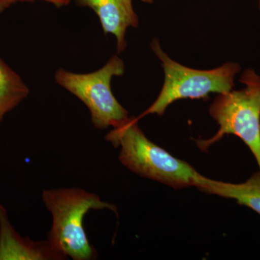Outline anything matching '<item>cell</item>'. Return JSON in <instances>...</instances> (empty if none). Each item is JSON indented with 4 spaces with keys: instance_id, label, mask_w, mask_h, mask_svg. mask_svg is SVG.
I'll return each mask as SVG.
<instances>
[{
    "instance_id": "6da1fadb",
    "label": "cell",
    "mask_w": 260,
    "mask_h": 260,
    "mask_svg": "<svg viewBox=\"0 0 260 260\" xmlns=\"http://www.w3.org/2000/svg\"><path fill=\"white\" fill-rule=\"evenodd\" d=\"M138 117H128L106 136L115 148H120L119 160L140 177L158 181L174 189L196 186L201 174L181 159L147 138L138 125Z\"/></svg>"
},
{
    "instance_id": "7a4b0ae2",
    "label": "cell",
    "mask_w": 260,
    "mask_h": 260,
    "mask_svg": "<svg viewBox=\"0 0 260 260\" xmlns=\"http://www.w3.org/2000/svg\"><path fill=\"white\" fill-rule=\"evenodd\" d=\"M42 200L52 216L48 240L56 250L74 260L96 259L97 251L84 229V217L91 210L116 213L115 205L80 188L47 189L43 191Z\"/></svg>"
},
{
    "instance_id": "3957f363",
    "label": "cell",
    "mask_w": 260,
    "mask_h": 260,
    "mask_svg": "<svg viewBox=\"0 0 260 260\" xmlns=\"http://www.w3.org/2000/svg\"><path fill=\"white\" fill-rule=\"evenodd\" d=\"M240 82L245 88L219 94L210 105V115L219 125L216 134L196 143L206 151L225 135H236L254 155L260 172V76L253 70H246Z\"/></svg>"
},
{
    "instance_id": "277c9868",
    "label": "cell",
    "mask_w": 260,
    "mask_h": 260,
    "mask_svg": "<svg viewBox=\"0 0 260 260\" xmlns=\"http://www.w3.org/2000/svg\"><path fill=\"white\" fill-rule=\"evenodd\" d=\"M150 47L161 61L164 83L158 98L138 119L147 114L162 116L169 105L181 99H208L210 93H229L241 70L240 65L234 62L213 70L192 69L171 59L162 51L158 39L152 41Z\"/></svg>"
},
{
    "instance_id": "5b68a950",
    "label": "cell",
    "mask_w": 260,
    "mask_h": 260,
    "mask_svg": "<svg viewBox=\"0 0 260 260\" xmlns=\"http://www.w3.org/2000/svg\"><path fill=\"white\" fill-rule=\"evenodd\" d=\"M124 72V61L119 56L114 55L102 68L92 73H75L60 68L56 70L54 80L86 106L92 124L96 129H105L129 117L111 87L112 78L123 76Z\"/></svg>"
},
{
    "instance_id": "8992f818",
    "label": "cell",
    "mask_w": 260,
    "mask_h": 260,
    "mask_svg": "<svg viewBox=\"0 0 260 260\" xmlns=\"http://www.w3.org/2000/svg\"><path fill=\"white\" fill-rule=\"evenodd\" d=\"M66 256L56 250L49 241L34 242L21 237L8 219L0 203V260H61Z\"/></svg>"
},
{
    "instance_id": "52a82bcc",
    "label": "cell",
    "mask_w": 260,
    "mask_h": 260,
    "mask_svg": "<svg viewBox=\"0 0 260 260\" xmlns=\"http://www.w3.org/2000/svg\"><path fill=\"white\" fill-rule=\"evenodd\" d=\"M77 4L93 10L100 20L104 34L116 39L117 53L125 50L126 32L130 27L138 28L139 18L133 8V0H75Z\"/></svg>"
},
{
    "instance_id": "ba28073f",
    "label": "cell",
    "mask_w": 260,
    "mask_h": 260,
    "mask_svg": "<svg viewBox=\"0 0 260 260\" xmlns=\"http://www.w3.org/2000/svg\"><path fill=\"white\" fill-rule=\"evenodd\" d=\"M195 187L207 194L235 200L238 204L248 207L260 215V172L240 184L213 180L201 175Z\"/></svg>"
},
{
    "instance_id": "9c48e42d",
    "label": "cell",
    "mask_w": 260,
    "mask_h": 260,
    "mask_svg": "<svg viewBox=\"0 0 260 260\" xmlns=\"http://www.w3.org/2000/svg\"><path fill=\"white\" fill-rule=\"evenodd\" d=\"M30 93L21 77L0 57V124Z\"/></svg>"
},
{
    "instance_id": "30bf717a",
    "label": "cell",
    "mask_w": 260,
    "mask_h": 260,
    "mask_svg": "<svg viewBox=\"0 0 260 260\" xmlns=\"http://www.w3.org/2000/svg\"><path fill=\"white\" fill-rule=\"evenodd\" d=\"M36 1H42L50 3L58 8H63L71 3V0H0V13H3L16 3Z\"/></svg>"
},
{
    "instance_id": "8fae6325",
    "label": "cell",
    "mask_w": 260,
    "mask_h": 260,
    "mask_svg": "<svg viewBox=\"0 0 260 260\" xmlns=\"http://www.w3.org/2000/svg\"><path fill=\"white\" fill-rule=\"evenodd\" d=\"M142 2L145 3H148V4H151L153 3V0H141Z\"/></svg>"
},
{
    "instance_id": "7c38bea8",
    "label": "cell",
    "mask_w": 260,
    "mask_h": 260,
    "mask_svg": "<svg viewBox=\"0 0 260 260\" xmlns=\"http://www.w3.org/2000/svg\"><path fill=\"white\" fill-rule=\"evenodd\" d=\"M259 9H260V0H259Z\"/></svg>"
}]
</instances>
